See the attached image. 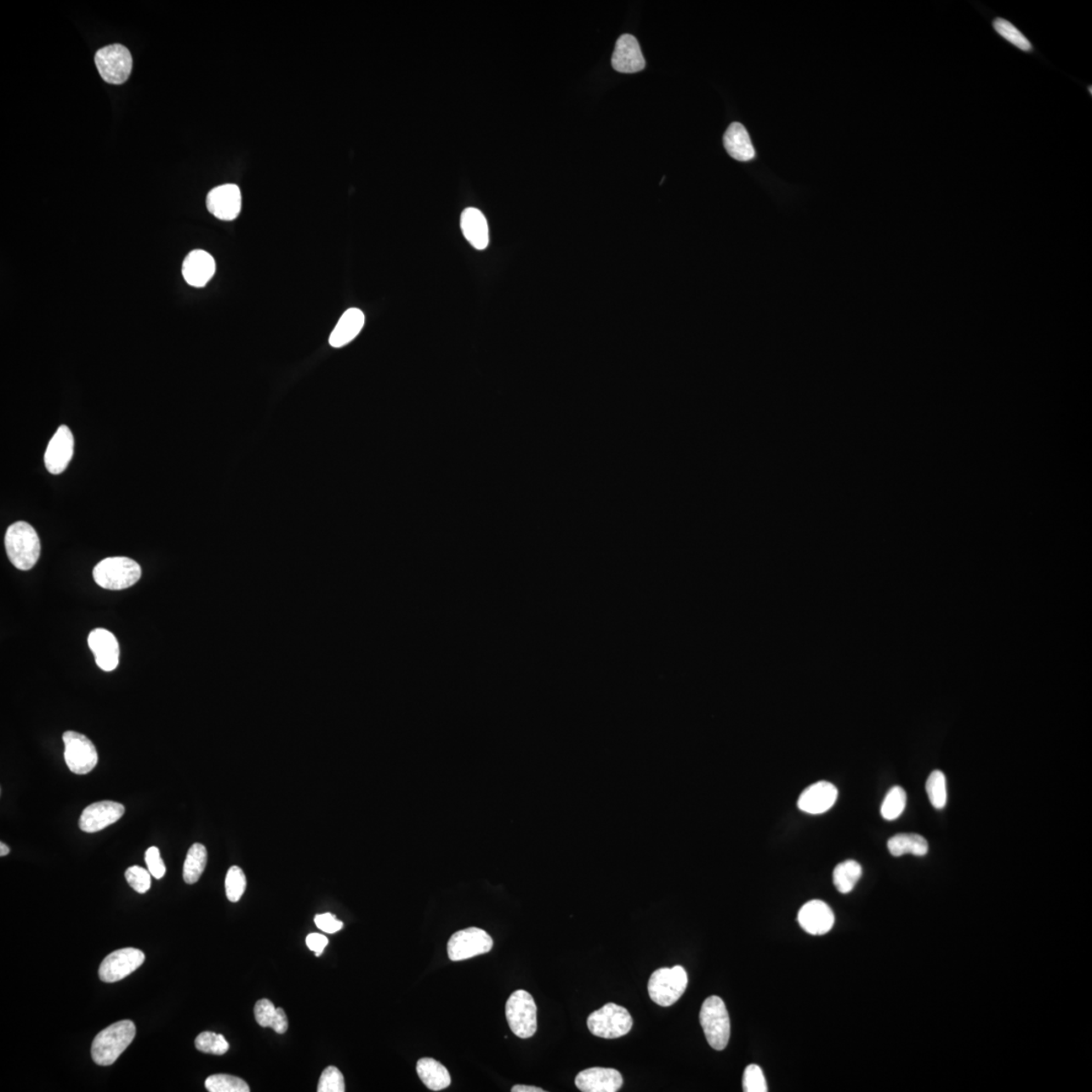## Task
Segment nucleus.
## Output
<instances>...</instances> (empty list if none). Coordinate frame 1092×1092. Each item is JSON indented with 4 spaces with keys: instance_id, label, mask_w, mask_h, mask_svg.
I'll use <instances>...</instances> for the list:
<instances>
[{
    "instance_id": "12",
    "label": "nucleus",
    "mask_w": 1092,
    "mask_h": 1092,
    "mask_svg": "<svg viewBox=\"0 0 1092 1092\" xmlns=\"http://www.w3.org/2000/svg\"><path fill=\"white\" fill-rule=\"evenodd\" d=\"M125 806L114 801L93 803L82 811L79 828L84 833H94L114 824L124 816Z\"/></svg>"
},
{
    "instance_id": "35",
    "label": "nucleus",
    "mask_w": 1092,
    "mask_h": 1092,
    "mask_svg": "<svg viewBox=\"0 0 1092 1092\" xmlns=\"http://www.w3.org/2000/svg\"><path fill=\"white\" fill-rule=\"evenodd\" d=\"M743 1091L746 1092H765L768 1091L767 1083H765V1075L761 1067L756 1064L748 1065L743 1073L742 1080Z\"/></svg>"
},
{
    "instance_id": "11",
    "label": "nucleus",
    "mask_w": 1092,
    "mask_h": 1092,
    "mask_svg": "<svg viewBox=\"0 0 1092 1092\" xmlns=\"http://www.w3.org/2000/svg\"><path fill=\"white\" fill-rule=\"evenodd\" d=\"M144 961L145 954L134 947L112 952L100 964V979L106 983L121 981L141 967Z\"/></svg>"
},
{
    "instance_id": "25",
    "label": "nucleus",
    "mask_w": 1092,
    "mask_h": 1092,
    "mask_svg": "<svg viewBox=\"0 0 1092 1092\" xmlns=\"http://www.w3.org/2000/svg\"><path fill=\"white\" fill-rule=\"evenodd\" d=\"M887 847L894 856L907 854L922 856L929 852L928 840L917 833H898L888 840Z\"/></svg>"
},
{
    "instance_id": "6",
    "label": "nucleus",
    "mask_w": 1092,
    "mask_h": 1092,
    "mask_svg": "<svg viewBox=\"0 0 1092 1092\" xmlns=\"http://www.w3.org/2000/svg\"><path fill=\"white\" fill-rule=\"evenodd\" d=\"M506 1019L514 1035L533 1037L537 1030V1008L532 995L522 989L514 992L507 1000Z\"/></svg>"
},
{
    "instance_id": "40",
    "label": "nucleus",
    "mask_w": 1092,
    "mask_h": 1092,
    "mask_svg": "<svg viewBox=\"0 0 1092 1092\" xmlns=\"http://www.w3.org/2000/svg\"><path fill=\"white\" fill-rule=\"evenodd\" d=\"M306 943L310 951L315 952L316 956L319 957L323 954L325 947H327L329 941L324 935L310 934L307 936Z\"/></svg>"
},
{
    "instance_id": "24",
    "label": "nucleus",
    "mask_w": 1092,
    "mask_h": 1092,
    "mask_svg": "<svg viewBox=\"0 0 1092 1092\" xmlns=\"http://www.w3.org/2000/svg\"><path fill=\"white\" fill-rule=\"evenodd\" d=\"M417 1073L426 1088L439 1091L448 1088L452 1083L451 1074L441 1062L433 1058H422L417 1063Z\"/></svg>"
},
{
    "instance_id": "8",
    "label": "nucleus",
    "mask_w": 1092,
    "mask_h": 1092,
    "mask_svg": "<svg viewBox=\"0 0 1092 1092\" xmlns=\"http://www.w3.org/2000/svg\"><path fill=\"white\" fill-rule=\"evenodd\" d=\"M95 64L105 82L111 84H122L130 77L133 58L128 48L121 44H114L96 52Z\"/></svg>"
},
{
    "instance_id": "29",
    "label": "nucleus",
    "mask_w": 1092,
    "mask_h": 1092,
    "mask_svg": "<svg viewBox=\"0 0 1092 1092\" xmlns=\"http://www.w3.org/2000/svg\"><path fill=\"white\" fill-rule=\"evenodd\" d=\"M929 799L936 810H944L947 805L946 776L939 770L934 771L925 784Z\"/></svg>"
},
{
    "instance_id": "4",
    "label": "nucleus",
    "mask_w": 1092,
    "mask_h": 1092,
    "mask_svg": "<svg viewBox=\"0 0 1092 1092\" xmlns=\"http://www.w3.org/2000/svg\"><path fill=\"white\" fill-rule=\"evenodd\" d=\"M700 1024L709 1045L725 1050L731 1038V1020L725 1001L719 997L706 999L700 1010Z\"/></svg>"
},
{
    "instance_id": "5",
    "label": "nucleus",
    "mask_w": 1092,
    "mask_h": 1092,
    "mask_svg": "<svg viewBox=\"0 0 1092 1092\" xmlns=\"http://www.w3.org/2000/svg\"><path fill=\"white\" fill-rule=\"evenodd\" d=\"M688 987V974L682 966L661 968L651 974L649 994L652 1001L668 1008L676 1004Z\"/></svg>"
},
{
    "instance_id": "10",
    "label": "nucleus",
    "mask_w": 1092,
    "mask_h": 1092,
    "mask_svg": "<svg viewBox=\"0 0 1092 1092\" xmlns=\"http://www.w3.org/2000/svg\"><path fill=\"white\" fill-rule=\"evenodd\" d=\"M65 752L64 759L72 773L85 775L95 768L99 761L98 752L88 737L77 731H66L63 735Z\"/></svg>"
},
{
    "instance_id": "27",
    "label": "nucleus",
    "mask_w": 1092,
    "mask_h": 1092,
    "mask_svg": "<svg viewBox=\"0 0 1092 1092\" xmlns=\"http://www.w3.org/2000/svg\"><path fill=\"white\" fill-rule=\"evenodd\" d=\"M862 876V867L854 860H848L839 864L833 870V884L839 892L847 894L852 891Z\"/></svg>"
},
{
    "instance_id": "33",
    "label": "nucleus",
    "mask_w": 1092,
    "mask_h": 1092,
    "mask_svg": "<svg viewBox=\"0 0 1092 1092\" xmlns=\"http://www.w3.org/2000/svg\"><path fill=\"white\" fill-rule=\"evenodd\" d=\"M246 885H247V882H246V876L243 870L239 868L237 866L231 867L228 871L226 881H225V887H226V894L229 901L231 902H238L241 897L243 896Z\"/></svg>"
},
{
    "instance_id": "9",
    "label": "nucleus",
    "mask_w": 1092,
    "mask_h": 1092,
    "mask_svg": "<svg viewBox=\"0 0 1092 1092\" xmlns=\"http://www.w3.org/2000/svg\"><path fill=\"white\" fill-rule=\"evenodd\" d=\"M492 946L494 941L486 931L479 928H469L452 936L448 941L447 953L452 961H464L486 954Z\"/></svg>"
},
{
    "instance_id": "37",
    "label": "nucleus",
    "mask_w": 1092,
    "mask_h": 1092,
    "mask_svg": "<svg viewBox=\"0 0 1092 1092\" xmlns=\"http://www.w3.org/2000/svg\"><path fill=\"white\" fill-rule=\"evenodd\" d=\"M277 1009L275 1004L269 999H260L257 1001L254 1008L255 1020L259 1026L264 1027H271L275 1021Z\"/></svg>"
},
{
    "instance_id": "15",
    "label": "nucleus",
    "mask_w": 1092,
    "mask_h": 1092,
    "mask_svg": "<svg viewBox=\"0 0 1092 1092\" xmlns=\"http://www.w3.org/2000/svg\"><path fill=\"white\" fill-rule=\"evenodd\" d=\"M88 646L94 652L96 665L105 672L114 671L119 666L120 646L111 631L96 628L89 634Z\"/></svg>"
},
{
    "instance_id": "23",
    "label": "nucleus",
    "mask_w": 1092,
    "mask_h": 1092,
    "mask_svg": "<svg viewBox=\"0 0 1092 1092\" xmlns=\"http://www.w3.org/2000/svg\"><path fill=\"white\" fill-rule=\"evenodd\" d=\"M725 147L728 154L738 162H749L756 156L751 138L746 128L740 122H732L728 127L724 137Z\"/></svg>"
},
{
    "instance_id": "18",
    "label": "nucleus",
    "mask_w": 1092,
    "mask_h": 1092,
    "mask_svg": "<svg viewBox=\"0 0 1092 1092\" xmlns=\"http://www.w3.org/2000/svg\"><path fill=\"white\" fill-rule=\"evenodd\" d=\"M799 923L806 933L813 936H822L828 934L833 929L834 914L832 908L826 902L811 901L800 908Z\"/></svg>"
},
{
    "instance_id": "26",
    "label": "nucleus",
    "mask_w": 1092,
    "mask_h": 1092,
    "mask_svg": "<svg viewBox=\"0 0 1092 1092\" xmlns=\"http://www.w3.org/2000/svg\"><path fill=\"white\" fill-rule=\"evenodd\" d=\"M208 861V852L205 845L202 844L192 845L184 865V879L187 884H195L200 880L203 871L206 869Z\"/></svg>"
},
{
    "instance_id": "3",
    "label": "nucleus",
    "mask_w": 1092,
    "mask_h": 1092,
    "mask_svg": "<svg viewBox=\"0 0 1092 1092\" xmlns=\"http://www.w3.org/2000/svg\"><path fill=\"white\" fill-rule=\"evenodd\" d=\"M141 576V566L137 561L125 556L105 559L94 570L95 583L108 590L117 591L130 588L140 580Z\"/></svg>"
},
{
    "instance_id": "32",
    "label": "nucleus",
    "mask_w": 1092,
    "mask_h": 1092,
    "mask_svg": "<svg viewBox=\"0 0 1092 1092\" xmlns=\"http://www.w3.org/2000/svg\"><path fill=\"white\" fill-rule=\"evenodd\" d=\"M196 1048L197 1050L212 1054V1055H224L229 1050V1043L221 1034H216L213 1032H203L196 1038Z\"/></svg>"
},
{
    "instance_id": "36",
    "label": "nucleus",
    "mask_w": 1092,
    "mask_h": 1092,
    "mask_svg": "<svg viewBox=\"0 0 1092 1092\" xmlns=\"http://www.w3.org/2000/svg\"><path fill=\"white\" fill-rule=\"evenodd\" d=\"M126 879L134 890L146 893L151 888V873L140 866L130 867L125 873Z\"/></svg>"
},
{
    "instance_id": "42",
    "label": "nucleus",
    "mask_w": 1092,
    "mask_h": 1092,
    "mask_svg": "<svg viewBox=\"0 0 1092 1092\" xmlns=\"http://www.w3.org/2000/svg\"><path fill=\"white\" fill-rule=\"evenodd\" d=\"M511 1091L512 1092H544L543 1089L537 1088V1086H529V1085H515V1086H513Z\"/></svg>"
},
{
    "instance_id": "20",
    "label": "nucleus",
    "mask_w": 1092,
    "mask_h": 1092,
    "mask_svg": "<svg viewBox=\"0 0 1092 1092\" xmlns=\"http://www.w3.org/2000/svg\"><path fill=\"white\" fill-rule=\"evenodd\" d=\"M216 272V261L203 250H194L185 257L182 264V276L190 286L203 287Z\"/></svg>"
},
{
    "instance_id": "17",
    "label": "nucleus",
    "mask_w": 1092,
    "mask_h": 1092,
    "mask_svg": "<svg viewBox=\"0 0 1092 1092\" xmlns=\"http://www.w3.org/2000/svg\"><path fill=\"white\" fill-rule=\"evenodd\" d=\"M837 787L827 781L812 784L802 792L799 803L801 811L810 815H822L831 810L838 799Z\"/></svg>"
},
{
    "instance_id": "30",
    "label": "nucleus",
    "mask_w": 1092,
    "mask_h": 1092,
    "mask_svg": "<svg viewBox=\"0 0 1092 1092\" xmlns=\"http://www.w3.org/2000/svg\"><path fill=\"white\" fill-rule=\"evenodd\" d=\"M206 1089L210 1092H249L243 1079L227 1074L212 1075L206 1080Z\"/></svg>"
},
{
    "instance_id": "34",
    "label": "nucleus",
    "mask_w": 1092,
    "mask_h": 1092,
    "mask_svg": "<svg viewBox=\"0 0 1092 1092\" xmlns=\"http://www.w3.org/2000/svg\"><path fill=\"white\" fill-rule=\"evenodd\" d=\"M317 1090L319 1092H344L345 1081L340 1070L334 1066L326 1068L322 1075H321Z\"/></svg>"
},
{
    "instance_id": "31",
    "label": "nucleus",
    "mask_w": 1092,
    "mask_h": 1092,
    "mask_svg": "<svg viewBox=\"0 0 1092 1092\" xmlns=\"http://www.w3.org/2000/svg\"><path fill=\"white\" fill-rule=\"evenodd\" d=\"M993 28L999 36L1009 41L1010 44L1019 48L1020 50L1030 52L1032 49L1031 42L1027 40V37L1009 20L997 19L994 20Z\"/></svg>"
},
{
    "instance_id": "28",
    "label": "nucleus",
    "mask_w": 1092,
    "mask_h": 1092,
    "mask_svg": "<svg viewBox=\"0 0 1092 1092\" xmlns=\"http://www.w3.org/2000/svg\"><path fill=\"white\" fill-rule=\"evenodd\" d=\"M907 792L901 787H893L888 792L881 805V816L886 821H894L901 816L907 806Z\"/></svg>"
},
{
    "instance_id": "14",
    "label": "nucleus",
    "mask_w": 1092,
    "mask_h": 1092,
    "mask_svg": "<svg viewBox=\"0 0 1092 1092\" xmlns=\"http://www.w3.org/2000/svg\"><path fill=\"white\" fill-rule=\"evenodd\" d=\"M74 438L71 429L65 425L58 428L51 438L45 452V464L52 475H60L68 467L73 457Z\"/></svg>"
},
{
    "instance_id": "39",
    "label": "nucleus",
    "mask_w": 1092,
    "mask_h": 1092,
    "mask_svg": "<svg viewBox=\"0 0 1092 1092\" xmlns=\"http://www.w3.org/2000/svg\"><path fill=\"white\" fill-rule=\"evenodd\" d=\"M315 924L326 934H335L344 928V923L329 913L316 915Z\"/></svg>"
},
{
    "instance_id": "19",
    "label": "nucleus",
    "mask_w": 1092,
    "mask_h": 1092,
    "mask_svg": "<svg viewBox=\"0 0 1092 1092\" xmlns=\"http://www.w3.org/2000/svg\"><path fill=\"white\" fill-rule=\"evenodd\" d=\"M612 66L621 73L644 71L646 60L635 37L625 34L619 37L612 56Z\"/></svg>"
},
{
    "instance_id": "16",
    "label": "nucleus",
    "mask_w": 1092,
    "mask_h": 1092,
    "mask_svg": "<svg viewBox=\"0 0 1092 1092\" xmlns=\"http://www.w3.org/2000/svg\"><path fill=\"white\" fill-rule=\"evenodd\" d=\"M575 1083L583 1092H617L623 1085V1078L617 1070L594 1067L583 1070Z\"/></svg>"
},
{
    "instance_id": "22",
    "label": "nucleus",
    "mask_w": 1092,
    "mask_h": 1092,
    "mask_svg": "<svg viewBox=\"0 0 1092 1092\" xmlns=\"http://www.w3.org/2000/svg\"><path fill=\"white\" fill-rule=\"evenodd\" d=\"M366 317L360 309L347 310L332 331L329 344L332 347L340 348L350 344L361 333Z\"/></svg>"
},
{
    "instance_id": "21",
    "label": "nucleus",
    "mask_w": 1092,
    "mask_h": 1092,
    "mask_svg": "<svg viewBox=\"0 0 1092 1092\" xmlns=\"http://www.w3.org/2000/svg\"><path fill=\"white\" fill-rule=\"evenodd\" d=\"M460 226L468 242L478 250H484L489 245V226L483 213L478 208H468L460 219Z\"/></svg>"
},
{
    "instance_id": "43",
    "label": "nucleus",
    "mask_w": 1092,
    "mask_h": 1092,
    "mask_svg": "<svg viewBox=\"0 0 1092 1092\" xmlns=\"http://www.w3.org/2000/svg\"><path fill=\"white\" fill-rule=\"evenodd\" d=\"M9 854V848L7 845L0 843V856H4Z\"/></svg>"
},
{
    "instance_id": "7",
    "label": "nucleus",
    "mask_w": 1092,
    "mask_h": 1092,
    "mask_svg": "<svg viewBox=\"0 0 1092 1092\" xmlns=\"http://www.w3.org/2000/svg\"><path fill=\"white\" fill-rule=\"evenodd\" d=\"M634 1021L629 1011L615 1004H607L594 1011L588 1018V1027L594 1036L617 1038L628 1035Z\"/></svg>"
},
{
    "instance_id": "38",
    "label": "nucleus",
    "mask_w": 1092,
    "mask_h": 1092,
    "mask_svg": "<svg viewBox=\"0 0 1092 1092\" xmlns=\"http://www.w3.org/2000/svg\"><path fill=\"white\" fill-rule=\"evenodd\" d=\"M145 861L150 873L156 879H162L166 873L164 862L160 856V850L156 847H151L147 850Z\"/></svg>"
},
{
    "instance_id": "2",
    "label": "nucleus",
    "mask_w": 1092,
    "mask_h": 1092,
    "mask_svg": "<svg viewBox=\"0 0 1092 1092\" xmlns=\"http://www.w3.org/2000/svg\"><path fill=\"white\" fill-rule=\"evenodd\" d=\"M4 543L10 563L21 571L33 569L41 554L40 538L33 526L24 521L14 523Z\"/></svg>"
},
{
    "instance_id": "1",
    "label": "nucleus",
    "mask_w": 1092,
    "mask_h": 1092,
    "mask_svg": "<svg viewBox=\"0 0 1092 1092\" xmlns=\"http://www.w3.org/2000/svg\"><path fill=\"white\" fill-rule=\"evenodd\" d=\"M136 1036L132 1021H121L101 1031L91 1046V1057L100 1066H110L126 1051Z\"/></svg>"
},
{
    "instance_id": "41",
    "label": "nucleus",
    "mask_w": 1092,
    "mask_h": 1092,
    "mask_svg": "<svg viewBox=\"0 0 1092 1092\" xmlns=\"http://www.w3.org/2000/svg\"><path fill=\"white\" fill-rule=\"evenodd\" d=\"M271 1029L276 1032H277V1034H285V1032L288 1029V1021L287 1018V1015L285 1013V1010H283L281 1008L277 1009L276 1016L275 1021H273Z\"/></svg>"
},
{
    "instance_id": "13",
    "label": "nucleus",
    "mask_w": 1092,
    "mask_h": 1092,
    "mask_svg": "<svg viewBox=\"0 0 1092 1092\" xmlns=\"http://www.w3.org/2000/svg\"><path fill=\"white\" fill-rule=\"evenodd\" d=\"M208 212L222 221H233L242 208V195L237 185H224L215 187L207 196Z\"/></svg>"
}]
</instances>
